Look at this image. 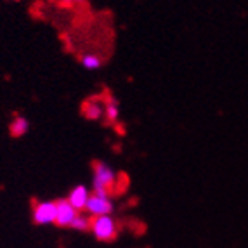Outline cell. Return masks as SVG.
I'll list each match as a JSON object with an SVG mask.
<instances>
[{"instance_id":"obj_1","label":"cell","mask_w":248,"mask_h":248,"mask_svg":"<svg viewBox=\"0 0 248 248\" xmlns=\"http://www.w3.org/2000/svg\"><path fill=\"white\" fill-rule=\"evenodd\" d=\"M118 175L113 169L103 163V161H97L94 163V181H92V193L97 196H108L109 198V193H113L115 189V184L118 181Z\"/></svg>"},{"instance_id":"obj_2","label":"cell","mask_w":248,"mask_h":248,"mask_svg":"<svg viewBox=\"0 0 248 248\" xmlns=\"http://www.w3.org/2000/svg\"><path fill=\"white\" fill-rule=\"evenodd\" d=\"M91 231L99 241H111L116 238V222L111 215H101L91 219Z\"/></svg>"},{"instance_id":"obj_3","label":"cell","mask_w":248,"mask_h":248,"mask_svg":"<svg viewBox=\"0 0 248 248\" xmlns=\"http://www.w3.org/2000/svg\"><path fill=\"white\" fill-rule=\"evenodd\" d=\"M85 210L92 215V217H101V215H109L113 212V202L108 196H97L92 193L87 200Z\"/></svg>"},{"instance_id":"obj_4","label":"cell","mask_w":248,"mask_h":248,"mask_svg":"<svg viewBox=\"0 0 248 248\" xmlns=\"http://www.w3.org/2000/svg\"><path fill=\"white\" fill-rule=\"evenodd\" d=\"M78 215V210L71 207V203L68 200H58L56 202V222L61 228H70V224L75 220V217Z\"/></svg>"},{"instance_id":"obj_5","label":"cell","mask_w":248,"mask_h":248,"mask_svg":"<svg viewBox=\"0 0 248 248\" xmlns=\"http://www.w3.org/2000/svg\"><path fill=\"white\" fill-rule=\"evenodd\" d=\"M33 220L37 224L56 222V202H42L33 210Z\"/></svg>"},{"instance_id":"obj_6","label":"cell","mask_w":248,"mask_h":248,"mask_svg":"<svg viewBox=\"0 0 248 248\" xmlns=\"http://www.w3.org/2000/svg\"><path fill=\"white\" fill-rule=\"evenodd\" d=\"M89 196H91V193H89V189L85 186H75L70 191V196L66 200L71 203V207H75L77 210H83L85 205H87Z\"/></svg>"},{"instance_id":"obj_7","label":"cell","mask_w":248,"mask_h":248,"mask_svg":"<svg viewBox=\"0 0 248 248\" xmlns=\"http://www.w3.org/2000/svg\"><path fill=\"white\" fill-rule=\"evenodd\" d=\"M82 113L83 116L87 118V120H99L101 116L104 115V104H101L99 101H87V103L83 104L82 108Z\"/></svg>"},{"instance_id":"obj_8","label":"cell","mask_w":248,"mask_h":248,"mask_svg":"<svg viewBox=\"0 0 248 248\" xmlns=\"http://www.w3.org/2000/svg\"><path fill=\"white\" fill-rule=\"evenodd\" d=\"M30 130V122L25 116H14V120L9 125V132L13 137H23Z\"/></svg>"},{"instance_id":"obj_9","label":"cell","mask_w":248,"mask_h":248,"mask_svg":"<svg viewBox=\"0 0 248 248\" xmlns=\"http://www.w3.org/2000/svg\"><path fill=\"white\" fill-rule=\"evenodd\" d=\"M104 115H106V120L111 122V124H115V122L118 120V116H120V108H118V103H116L115 99L108 101V103L104 104Z\"/></svg>"},{"instance_id":"obj_10","label":"cell","mask_w":248,"mask_h":248,"mask_svg":"<svg viewBox=\"0 0 248 248\" xmlns=\"http://www.w3.org/2000/svg\"><path fill=\"white\" fill-rule=\"evenodd\" d=\"M80 62H82V66L87 68V70H99L101 64H103V61H101L97 56H94V54H85V56H82Z\"/></svg>"},{"instance_id":"obj_11","label":"cell","mask_w":248,"mask_h":248,"mask_svg":"<svg viewBox=\"0 0 248 248\" xmlns=\"http://www.w3.org/2000/svg\"><path fill=\"white\" fill-rule=\"evenodd\" d=\"M70 228L75 229V231H89L91 229V219L85 215H77L73 222L70 224Z\"/></svg>"},{"instance_id":"obj_12","label":"cell","mask_w":248,"mask_h":248,"mask_svg":"<svg viewBox=\"0 0 248 248\" xmlns=\"http://www.w3.org/2000/svg\"><path fill=\"white\" fill-rule=\"evenodd\" d=\"M56 2H59V4H62V5H73V4H80L83 0H56Z\"/></svg>"}]
</instances>
